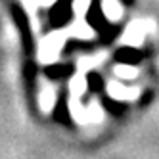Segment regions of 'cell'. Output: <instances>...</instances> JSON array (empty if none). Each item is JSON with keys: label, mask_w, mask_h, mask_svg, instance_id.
Returning a JSON list of instances; mask_svg holds the SVG:
<instances>
[{"label": "cell", "mask_w": 159, "mask_h": 159, "mask_svg": "<svg viewBox=\"0 0 159 159\" xmlns=\"http://www.w3.org/2000/svg\"><path fill=\"white\" fill-rule=\"evenodd\" d=\"M102 10H104L106 17L111 19V21L119 19L121 14H123V8H121V4L117 2V0H104V2H102Z\"/></svg>", "instance_id": "6da1fadb"}, {"label": "cell", "mask_w": 159, "mask_h": 159, "mask_svg": "<svg viewBox=\"0 0 159 159\" xmlns=\"http://www.w3.org/2000/svg\"><path fill=\"white\" fill-rule=\"evenodd\" d=\"M88 6H90V0H75L73 2V8H75V12H79V14H84L86 10H88Z\"/></svg>", "instance_id": "7a4b0ae2"}]
</instances>
